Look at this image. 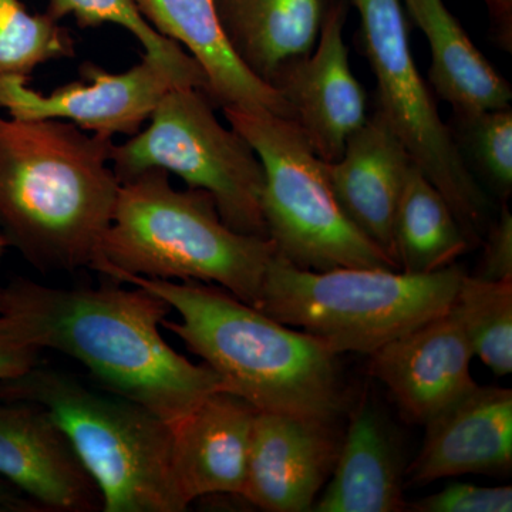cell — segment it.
<instances>
[{"label": "cell", "mask_w": 512, "mask_h": 512, "mask_svg": "<svg viewBox=\"0 0 512 512\" xmlns=\"http://www.w3.org/2000/svg\"><path fill=\"white\" fill-rule=\"evenodd\" d=\"M332 0H215L239 60L271 84L278 70L312 52Z\"/></svg>", "instance_id": "cell-21"}, {"label": "cell", "mask_w": 512, "mask_h": 512, "mask_svg": "<svg viewBox=\"0 0 512 512\" xmlns=\"http://www.w3.org/2000/svg\"><path fill=\"white\" fill-rule=\"evenodd\" d=\"M20 335L90 370L103 389L177 423L227 384L210 366L175 352L160 332L171 306L156 293L110 281L100 288H52L15 279L0 288Z\"/></svg>", "instance_id": "cell-1"}, {"label": "cell", "mask_w": 512, "mask_h": 512, "mask_svg": "<svg viewBox=\"0 0 512 512\" xmlns=\"http://www.w3.org/2000/svg\"><path fill=\"white\" fill-rule=\"evenodd\" d=\"M483 242L484 255L478 278L512 281V215L507 204H503L497 220L491 222Z\"/></svg>", "instance_id": "cell-28"}, {"label": "cell", "mask_w": 512, "mask_h": 512, "mask_svg": "<svg viewBox=\"0 0 512 512\" xmlns=\"http://www.w3.org/2000/svg\"><path fill=\"white\" fill-rule=\"evenodd\" d=\"M350 2L359 13L360 43L376 77V110L446 198L471 247L476 248L491 224L490 201L417 69L402 0Z\"/></svg>", "instance_id": "cell-9"}, {"label": "cell", "mask_w": 512, "mask_h": 512, "mask_svg": "<svg viewBox=\"0 0 512 512\" xmlns=\"http://www.w3.org/2000/svg\"><path fill=\"white\" fill-rule=\"evenodd\" d=\"M256 412L247 400L220 390L171 424L174 481L185 510L210 495L241 497Z\"/></svg>", "instance_id": "cell-15"}, {"label": "cell", "mask_w": 512, "mask_h": 512, "mask_svg": "<svg viewBox=\"0 0 512 512\" xmlns=\"http://www.w3.org/2000/svg\"><path fill=\"white\" fill-rule=\"evenodd\" d=\"M0 400L42 407L97 485L104 512H183L167 421L109 390L40 366L0 382Z\"/></svg>", "instance_id": "cell-5"}, {"label": "cell", "mask_w": 512, "mask_h": 512, "mask_svg": "<svg viewBox=\"0 0 512 512\" xmlns=\"http://www.w3.org/2000/svg\"><path fill=\"white\" fill-rule=\"evenodd\" d=\"M431 49L430 83L454 116L510 109V83L471 42L443 0H402Z\"/></svg>", "instance_id": "cell-20"}, {"label": "cell", "mask_w": 512, "mask_h": 512, "mask_svg": "<svg viewBox=\"0 0 512 512\" xmlns=\"http://www.w3.org/2000/svg\"><path fill=\"white\" fill-rule=\"evenodd\" d=\"M453 312L466 330L474 356L494 375L512 372V281L464 276Z\"/></svg>", "instance_id": "cell-23"}, {"label": "cell", "mask_w": 512, "mask_h": 512, "mask_svg": "<svg viewBox=\"0 0 512 512\" xmlns=\"http://www.w3.org/2000/svg\"><path fill=\"white\" fill-rule=\"evenodd\" d=\"M346 5L332 0L312 52L285 63L272 79L288 104L289 120L320 160L333 163L367 120L366 93L357 82L343 39Z\"/></svg>", "instance_id": "cell-11"}, {"label": "cell", "mask_w": 512, "mask_h": 512, "mask_svg": "<svg viewBox=\"0 0 512 512\" xmlns=\"http://www.w3.org/2000/svg\"><path fill=\"white\" fill-rule=\"evenodd\" d=\"M413 163L377 110L349 137L339 160L323 161L330 188L346 217L392 259L394 215Z\"/></svg>", "instance_id": "cell-17"}, {"label": "cell", "mask_w": 512, "mask_h": 512, "mask_svg": "<svg viewBox=\"0 0 512 512\" xmlns=\"http://www.w3.org/2000/svg\"><path fill=\"white\" fill-rule=\"evenodd\" d=\"M222 110L264 168L262 214L266 234L279 255L309 271H399L396 262L346 217L330 188L323 160L293 121L272 113Z\"/></svg>", "instance_id": "cell-7"}, {"label": "cell", "mask_w": 512, "mask_h": 512, "mask_svg": "<svg viewBox=\"0 0 512 512\" xmlns=\"http://www.w3.org/2000/svg\"><path fill=\"white\" fill-rule=\"evenodd\" d=\"M471 248L446 198L413 163L393 222V259L399 271L431 274L456 264Z\"/></svg>", "instance_id": "cell-22"}, {"label": "cell", "mask_w": 512, "mask_h": 512, "mask_svg": "<svg viewBox=\"0 0 512 512\" xmlns=\"http://www.w3.org/2000/svg\"><path fill=\"white\" fill-rule=\"evenodd\" d=\"M275 254L271 239L229 228L207 191L175 190L168 173L148 170L121 183L93 269L113 282L134 275L217 284L255 308Z\"/></svg>", "instance_id": "cell-4"}, {"label": "cell", "mask_w": 512, "mask_h": 512, "mask_svg": "<svg viewBox=\"0 0 512 512\" xmlns=\"http://www.w3.org/2000/svg\"><path fill=\"white\" fill-rule=\"evenodd\" d=\"M416 512H510L511 487H478L473 484H451L410 505Z\"/></svg>", "instance_id": "cell-27"}, {"label": "cell", "mask_w": 512, "mask_h": 512, "mask_svg": "<svg viewBox=\"0 0 512 512\" xmlns=\"http://www.w3.org/2000/svg\"><path fill=\"white\" fill-rule=\"evenodd\" d=\"M450 128L458 150L470 158L474 167L501 197L512 191V111H481L471 116L454 117Z\"/></svg>", "instance_id": "cell-26"}, {"label": "cell", "mask_w": 512, "mask_h": 512, "mask_svg": "<svg viewBox=\"0 0 512 512\" xmlns=\"http://www.w3.org/2000/svg\"><path fill=\"white\" fill-rule=\"evenodd\" d=\"M369 356L370 373L392 393L403 419L419 426L478 386L471 375L473 348L451 308Z\"/></svg>", "instance_id": "cell-12"}, {"label": "cell", "mask_w": 512, "mask_h": 512, "mask_svg": "<svg viewBox=\"0 0 512 512\" xmlns=\"http://www.w3.org/2000/svg\"><path fill=\"white\" fill-rule=\"evenodd\" d=\"M74 57L67 29L20 0H0V76L29 77L40 64Z\"/></svg>", "instance_id": "cell-25"}, {"label": "cell", "mask_w": 512, "mask_h": 512, "mask_svg": "<svg viewBox=\"0 0 512 512\" xmlns=\"http://www.w3.org/2000/svg\"><path fill=\"white\" fill-rule=\"evenodd\" d=\"M116 284L140 286L163 298L180 322L163 325L183 340L258 412L332 421L346 394L338 355L320 340L292 329L211 284L124 275Z\"/></svg>", "instance_id": "cell-3"}, {"label": "cell", "mask_w": 512, "mask_h": 512, "mask_svg": "<svg viewBox=\"0 0 512 512\" xmlns=\"http://www.w3.org/2000/svg\"><path fill=\"white\" fill-rule=\"evenodd\" d=\"M80 77L79 82L43 94L30 89L28 77L0 76V109L16 120L69 121L96 136L131 137L171 89L192 87L170 67L147 56L123 73L86 62L80 66Z\"/></svg>", "instance_id": "cell-10"}, {"label": "cell", "mask_w": 512, "mask_h": 512, "mask_svg": "<svg viewBox=\"0 0 512 512\" xmlns=\"http://www.w3.org/2000/svg\"><path fill=\"white\" fill-rule=\"evenodd\" d=\"M404 501L402 461L382 417L370 403L352 413L348 433L318 512H400Z\"/></svg>", "instance_id": "cell-19"}, {"label": "cell", "mask_w": 512, "mask_h": 512, "mask_svg": "<svg viewBox=\"0 0 512 512\" xmlns=\"http://www.w3.org/2000/svg\"><path fill=\"white\" fill-rule=\"evenodd\" d=\"M340 444L332 421L256 412L241 497L269 512L312 511Z\"/></svg>", "instance_id": "cell-13"}, {"label": "cell", "mask_w": 512, "mask_h": 512, "mask_svg": "<svg viewBox=\"0 0 512 512\" xmlns=\"http://www.w3.org/2000/svg\"><path fill=\"white\" fill-rule=\"evenodd\" d=\"M201 90L174 87L144 130L114 144L111 167L120 183L148 170L177 175L190 188L214 198L222 221L239 234L268 238L261 161L234 128H225Z\"/></svg>", "instance_id": "cell-8"}, {"label": "cell", "mask_w": 512, "mask_h": 512, "mask_svg": "<svg viewBox=\"0 0 512 512\" xmlns=\"http://www.w3.org/2000/svg\"><path fill=\"white\" fill-rule=\"evenodd\" d=\"M113 138L0 116V228L40 271L94 268L120 181Z\"/></svg>", "instance_id": "cell-2"}, {"label": "cell", "mask_w": 512, "mask_h": 512, "mask_svg": "<svg viewBox=\"0 0 512 512\" xmlns=\"http://www.w3.org/2000/svg\"><path fill=\"white\" fill-rule=\"evenodd\" d=\"M0 478L42 511L103 510L97 485L49 414L0 400Z\"/></svg>", "instance_id": "cell-14"}, {"label": "cell", "mask_w": 512, "mask_h": 512, "mask_svg": "<svg viewBox=\"0 0 512 512\" xmlns=\"http://www.w3.org/2000/svg\"><path fill=\"white\" fill-rule=\"evenodd\" d=\"M0 511L39 512L42 510L26 495L20 493L18 488L0 478Z\"/></svg>", "instance_id": "cell-31"}, {"label": "cell", "mask_w": 512, "mask_h": 512, "mask_svg": "<svg viewBox=\"0 0 512 512\" xmlns=\"http://www.w3.org/2000/svg\"><path fill=\"white\" fill-rule=\"evenodd\" d=\"M424 427L423 446L407 470L410 484L464 474L511 473V389L478 384Z\"/></svg>", "instance_id": "cell-16"}, {"label": "cell", "mask_w": 512, "mask_h": 512, "mask_svg": "<svg viewBox=\"0 0 512 512\" xmlns=\"http://www.w3.org/2000/svg\"><path fill=\"white\" fill-rule=\"evenodd\" d=\"M467 272L456 264L407 274L392 269L309 271L276 252L255 309L302 329L336 355H370L450 311Z\"/></svg>", "instance_id": "cell-6"}, {"label": "cell", "mask_w": 512, "mask_h": 512, "mask_svg": "<svg viewBox=\"0 0 512 512\" xmlns=\"http://www.w3.org/2000/svg\"><path fill=\"white\" fill-rule=\"evenodd\" d=\"M493 20L495 39L504 50L512 49V0H484Z\"/></svg>", "instance_id": "cell-30"}, {"label": "cell", "mask_w": 512, "mask_h": 512, "mask_svg": "<svg viewBox=\"0 0 512 512\" xmlns=\"http://www.w3.org/2000/svg\"><path fill=\"white\" fill-rule=\"evenodd\" d=\"M6 245H9L8 239L5 238V235L0 234V256H2L3 251H5Z\"/></svg>", "instance_id": "cell-32"}, {"label": "cell", "mask_w": 512, "mask_h": 512, "mask_svg": "<svg viewBox=\"0 0 512 512\" xmlns=\"http://www.w3.org/2000/svg\"><path fill=\"white\" fill-rule=\"evenodd\" d=\"M46 15L60 22L72 15L80 28L113 23L136 37L147 57L174 70L195 89L207 92V77L183 46L158 33L138 9L136 0H49Z\"/></svg>", "instance_id": "cell-24"}, {"label": "cell", "mask_w": 512, "mask_h": 512, "mask_svg": "<svg viewBox=\"0 0 512 512\" xmlns=\"http://www.w3.org/2000/svg\"><path fill=\"white\" fill-rule=\"evenodd\" d=\"M161 35L188 49L207 77L205 96L215 107L272 113L289 119L288 104L271 84L239 60L222 29L215 0H136Z\"/></svg>", "instance_id": "cell-18"}, {"label": "cell", "mask_w": 512, "mask_h": 512, "mask_svg": "<svg viewBox=\"0 0 512 512\" xmlns=\"http://www.w3.org/2000/svg\"><path fill=\"white\" fill-rule=\"evenodd\" d=\"M42 350L33 348L20 335L8 306L0 295V382L28 372L39 363Z\"/></svg>", "instance_id": "cell-29"}]
</instances>
